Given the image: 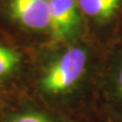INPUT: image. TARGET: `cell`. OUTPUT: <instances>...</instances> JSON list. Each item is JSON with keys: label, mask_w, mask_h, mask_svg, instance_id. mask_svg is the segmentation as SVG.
I'll return each instance as SVG.
<instances>
[{"label": "cell", "mask_w": 122, "mask_h": 122, "mask_svg": "<svg viewBox=\"0 0 122 122\" xmlns=\"http://www.w3.org/2000/svg\"><path fill=\"white\" fill-rule=\"evenodd\" d=\"M120 0H78L81 10L96 18H108L115 13Z\"/></svg>", "instance_id": "obj_4"}, {"label": "cell", "mask_w": 122, "mask_h": 122, "mask_svg": "<svg viewBox=\"0 0 122 122\" xmlns=\"http://www.w3.org/2000/svg\"><path fill=\"white\" fill-rule=\"evenodd\" d=\"M117 83H118V87H119V90L122 94V68L119 72V74H118V79H117Z\"/></svg>", "instance_id": "obj_7"}, {"label": "cell", "mask_w": 122, "mask_h": 122, "mask_svg": "<svg viewBox=\"0 0 122 122\" xmlns=\"http://www.w3.org/2000/svg\"><path fill=\"white\" fill-rule=\"evenodd\" d=\"M86 59V53L81 48L68 49L48 68L42 79L44 90L59 94L73 86L85 72Z\"/></svg>", "instance_id": "obj_1"}, {"label": "cell", "mask_w": 122, "mask_h": 122, "mask_svg": "<svg viewBox=\"0 0 122 122\" xmlns=\"http://www.w3.org/2000/svg\"><path fill=\"white\" fill-rule=\"evenodd\" d=\"M11 13L29 29L44 30L50 26L49 0H12Z\"/></svg>", "instance_id": "obj_2"}, {"label": "cell", "mask_w": 122, "mask_h": 122, "mask_svg": "<svg viewBox=\"0 0 122 122\" xmlns=\"http://www.w3.org/2000/svg\"><path fill=\"white\" fill-rule=\"evenodd\" d=\"M50 30L57 39L70 36L78 25L75 0H49Z\"/></svg>", "instance_id": "obj_3"}, {"label": "cell", "mask_w": 122, "mask_h": 122, "mask_svg": "<svg viewBox=\"0 0 122 122\" xmlns=\"http://www.w3.org/2000/svg\"><path fill=\"white\" fill-rule=\"evenodd\" d=\"M12 122H50L46 118L35 115V114H26V115H22L17 117L16 119H14Z\"/></svg>", "instance_id": "obj_6"}, {"label": "cell", "mask_w": 122, "mask_h": 122, "mask_svg": "<svg viewBox=\"0 0 122 122\" xmlns=\"http://www.w3.org/2000/svg\"><path fill=\"white\" fill-rule=\"evenodd\" d=\"M20 55L10 49L0 46V76L8 74L20 63Z\"/></svg>", "instance_id": "obj_5"}]
</instances>
